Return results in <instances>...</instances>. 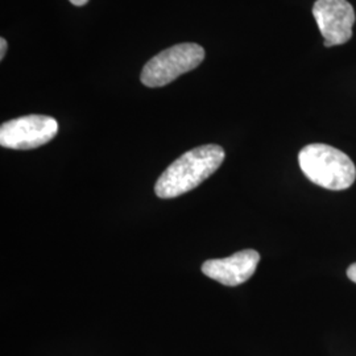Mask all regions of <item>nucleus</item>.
Returning <instances> with one entry per match:
<instances>
[{"instance_id": "1a4fd4ad", "label": "nucleus", "mask_w": 356, "mask_h": 356, "mask_svg": "<svg viewBox=\"0 0 356 356\" xmlns=\"http://www.w3.org/2000/svg\"><path fill=\"white\" fill-rule=\"evenodd\" d=\"M69 1H70L72 4H74V6H78V7H79V6H85L89 0H69Z\"/></svg>"}, {"instance_id": "0eeeda50", "label": "nucleus", "mask_w": 356, "mask_h": 356, "mask_svg": "<svg viewBox=\"0 0 356 356\" xmlns=\"http://www.w3.org/2000/svg\"><path fill=\"white\" fill-rule=\"evenodd\" d=\"M347 276H348L350 280L356 284V263L351 264V266L348 267V269H347Z\"/></svg>"}, {"instance_id": "f257e3e1", "label": "nucleus", "mask_w": 356, "mask_h": 356, "mask_svg": "<svg viewBox=\"0 0 356 356\" xmlns=\"http://www.w3.org/2000/svg\"><path fill=\"white\" fill-rule=\"evenodd\" d=\"M225 156V149L216 144L197 147L184 153L157 179L154 186L156 195L169 200L195 189L216 173Z\"/></svg>"}, {"instance_id": "39448f33", "label": "nucleus", "mask_w": 356, "mask_h": 356, "mask_svg": "<svg viewBox=\"0 0 356 356\" xmlns=\"http://www.w3.org/2000/svg\"><path fill=\"white\" fill-rule=\"evenodd\" d=\"M313 16L326 48L343 45L353 38L355 10L347 0H317L313 6Z\"/></svg>"}, {"instance_id": "7ed1b4c3", "label": "nucleus", "mask_w": 356, "mask_h": 356, "mask_svg": "<svg viewBox=\"0 0 356 356\" xmlns=\"http://www.w3.org/2000/svg\"><path fill=\"white\" fill-rule=\"evenodd\" d=\"M204 49L194 42L178 44L160 51L141 72V82L148 88H163L204 61Z\"/></svg>"}, {"instance_id": "f03ea898", "label": "nucleus", "mask_w": 356, "mask_h": 356, "mask_svg": "<svg viewBox=\"0 0 356 356\" xmlns=\"http://www.w3.org/2000/svg\"><path fill=\"white\" fill-rule=\"evenodd\" d=\"M298 164L309 181L329 191L354 185L356 168L346 153L327 144H309L298 153Z\"/></svg>"}, {"instance_id": "423d86ee", "label": "nucleus", "mask_w": 356, "mask_h": 356, "mask_svg": "<svg viewBox=\"0 0 356 356\" xmlns=\"http://www.w3.org/2000/svg\"><path fill=\"white\" fill-rule=\"evenodd\" d=\"M260 263V254L243 250L225 259H211L202 264V272L211 280L226 286H238L250 280Z\"/></svg>"}, {"instance_id": "6e6552de", "label": "nucleus", "mask_w": 356, "mask_h": 356, "mask_svg": "<svg viewBox=\"0 0 356 356\" xmlns=\"http://www.w3.org/2000/svg\"><path fill=\"white\" fill-rule=\"evenodd\" d=\"M6 51H7V41L6 38H0V58L3 60L4 56H6Z\"/></svg>"}, {"instance_id": "20e7f679", "label": "nucleus", "mask_w": 356, "mask_h": 356, "mask_svg": "<svg viewBox=\"0 0 356 356\" xmlns=\"http://www.w3.org/2000/svg\"><path fill=\"white\" fill-rule=\"evenodd\" d=\"M58 123L47 115H26L6 122L0 127V145L10 149H35L57 135Z\"/></svg>"}]
</instances>
